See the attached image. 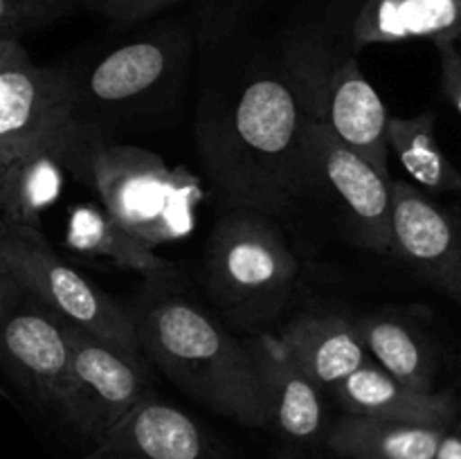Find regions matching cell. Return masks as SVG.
Listing matches in <instances>:
<instances>
[{
    "label": "cell",
    "instance_id": "cell-1",
    "mask_svg": "<svg viewBox=\"0 0 461 459\" xmlns=\"http://www.w3.org/2000/svg\"><path fill=\"white\" fill-rule=\"evenodd\" d=\"M306 106L284 72L261 68L225 102L205 104L198 151L225 210L284 216L311 189L304 158Z\"/></svg>",
    "mask_w": 461,
    "mask_h": 459
},
{
    "label": "cell",
    "instance_id": "cell-2",
    "mask_svg": "<svg viewBox=\"0 0 461 459\" xmlns=\"http://www.w3.org/2000/svg\"><path fill=\"white\" fill-rule=\"evenodd\" d=\"M144 360L187 396L248 428L268 426L264 392L246 342L237 340L174 284H147L129 306Z\"/></svg>",
    "mask_w": 461,
    "mask_h": 459
},
{
    "label": "cell",
    "instance_id": "cell-3",
    "mask_svg": "<svg viewBox=\"0 0 461 459\" xmlns=\"http://www.w3.org/2000/svg\"><path fill=\"white\" fill-rule=\"evenodd\" d=\"M99 196L102 207L126 230L158 248L180 241L196 228L201 180L171 169L162 156L133 144L99 142L63 162Z\"/></svg>",
    "mask_w": 461,
    "mask_h": 459
},
{
    "label": "cell",
    "instance_id": "cell-4",
    "mask_svg": "<svg viewBox=\"0 0 461 459\" xmlns=\"http://www.w3.org/2000/svg\"><path fill=\"white\" fill-rule=\"evenodd\" d=\"M205 286L225 320L264 331L291 302L300 261L273 216L225 210L205 250Z\"/></svg>",
    "mask_w": 461,
    "mask_h": 459
},
{
    "label": "cell",
    "instance_id": "cell-5",
    "mask_svg": "<svg viewBox=\"0 0 461 459\" xmlns=\"http://www.w3.org/2000/svg\"><path fill=\"white\" fill-rule=\"evenodd\" d=\"M185 57L187 40L183 32L160 30L122 43L86 72L68 70V129L61 165L79 148L111 142L108 130L156 102L176 81Z\"/></svg>",
    "mask_w": 461,
    "mask_h": 459
},
{
    "label": "cell",
    "instance_id": "cell-6",
    "mask_svg": "<svg viewBox=\"0 0 461 459\" xmlns=\"http://www.w3.org/2000/svg\"><path fill=\"white\" fill-rule=\"evenodd\" d=\"M0 266L23 291L63 320L144 360L129 309L68 266L41 230L0 219Z\"/></svg>",
    "mask_w": 461,
    "mask_h": 459
},
{
    "label": "cell",
    "instance_id": "cell-7",
    "mask_svg": "<svg viewBox=\"0 0 461 459\" xmlns=\"http://www.w3.org/2000/svg\"><path fill=\"white\" fill-rule=\"evenodd\" d=\"M66 324L72 356L61 426L90 450L156 390L147 360L133 358L70 320Z\"/></svg>",
    "mask_w": 461,
    "mask_h": 459
},
{
    "label": "cell",
    "instance_id": "cell-8",
    "mask_svg": "<svg viewBox=\"0 0 461 459\" xmlns=\"http://www.w3.org/2000/svg\"><path fill=\"white\" fill-rule=\"evenodd\" d=\"M302 140L311 189L331 194L351 243L376 255H392V176L347 148L311 111Z\"/></svg>",
    "mask_w": 461,
    "mask_h": 459
},
{
    "label": "cell",
    "instance_id": "cell-9",
    "mask_svg": "<svg viewBox=\"0 0 461 459\" xmlns=\"http://www.w3.org/2000/svg\"><path fill=\"white\" fill-rule=\"evenodd\" d=\"M70 356L66 320L34 295L23 292L0 313V369L54 423H63Z\"/></svg>",
    "mask_w": 461,
    "mask_h": 459
},
{
    "label": "cell",
    "instance_id": "cell-10",
    "mask_svg": "<svg viewBox=\"0 0 461 459\" xmlns=\"http://www.w3.org/2000/svg\"><path fill=\"white\" fill-rule=\"evenodd\" d=\"M68 70L32 63L25 48L0 63V165L41 147L63 158Z\"/></svg>",
    "mask_w": 461,
    "mask_h": 459
},
{
    "label": "cell",
    "instance_id": "cell-11",
    "mask_svg": "<svg viewBox=\"0 0 461 459\" xmlns=\"http://www.w3.org/2000/svg\"><path fill=\"white\" fill-rule=\"evenodd\" d=\"M392 255L461 306V228L408 180H392Z\"/></svg>",
    "mask_w": 461,
    "mask_h": 459
},
{
    "label": "cell",
    "instance_id": "cell-12",
    "mask_svg": "<svg viewBox=\"0 0 461 459\" xmlns=\"http://www.w3.org/2000/svg\"><path fill=\"white\" fill-rule=\"evenodd\" d=\"M84 459H241L205 423L151 394Z\"/></svg>",
    "mask_w": 461,
    "mask_h": 459
},
{
    "label": "cell",
    "instance_id": "cell-13",
    "mask_svg": "<svg viewBox=\"0 0 461 459\" xmlns=\"http://www.w3.org/2000/svg\"><path fill=\"white\" fill-rule=\"evenodd\" d=\"M264 392L270 430L286 448L311 450L324 446L329 430L324 390L288 354L273 333H250L246 340Z\"/></svg>",
    "mask_w": 461,
    "mask_h": 459
},
{
    "label": "cell",
    "instance_id": "cell-14",
    "mask_svg": "<svg viewBox=\"0 0 461 459\" xmlns=\"http://www.w3.org/2000/svg\"><path fill=\"white\" fill-rule=\"evenodd\" d=\"M313 115V112H311ZM338 135L347 148L390 176L387 122L381 94L360 70L356 57L336 61L322 86V115H315Z\"/></svg>",
    "mask_w": 461,
    "mask_h": 459
},
{
    "label": "cell",
    "instance_id": "cell-15",
    "mask_svg": "<svg viewBox=\"0 0 461 459\" xmlns=\"http://www.w3.org/2000/svg\"><path fill=\"white\" fill-rule=\"evenodd\" d=\"M331 396L342 408V414L381 421L450 428L457 417V394L414 390L378 367L372 358L349 374Z\"/></svg>",
    "mask_w": 461,
    "mask_h": 459
},
{
    "label": "cell",
    "instance_id": "cell-16",
    "mask_svg": "<svg viewBox=\"0 0 461 459\" xmlns=\"http://www.w3.org/2000/svg\"><path fill=\"white\" fill-rule=\"evenodd\" d=\"M277 338L329 394L369 360L356 320L333 310H306L295 315Z\"/></svg>",
    "mask_w": 461,
    "mask_h": 459
},
{
    "label": "cell",
    "instance_id": "cell-17",
    "mask_svg": "<svg viewBox=\"0 0 461 459\" xmlns=\"http://www.w3.org/2000/svg\"><path fill=\"white\" fill-rule=\"evenodd\" d=\"M461 36V0H363L351 22V48Z\"/></svg>",
    "mask_w": 461,
    "mask_h": 459
},
{
    "label": "cell",
    "instance_id": "cell-18",
    "mask_svg": "<svg viewBox=\"0 0 461 459\" xmlns=\"http://www.w3.org/2000/svg\"><path fill=\"white\" fill-rule=\"evenodd\" d=\"M66 246L79 255L108 259L117 268L142 274L147 284H174L180 277L174 261L158 255L95 202L72 207L66 220Z\"/></svg>",
    "mask_w": 461,
    "mask_h": 459
},
{
    "label": "cell",
    "instance_id": "cell-19",
    "mask_svg": "<svg viewBox=\"0 0 461 459\" xmlns=\"http://www.w3.org/2000/svg\"><path fill=\"white\" fill-rule=\"evenodd\" d=\"M448 428L342 414L329 423L324 446L338 459H437Z\"/></svg>",
    "mask_w": 461,
    "mask_h": 459
},
{
    "label": "cell",
    "instance_id": "cell-20",
    "mask_svg": "<svg viewBox=\"0 0 461 459\" xmlns=\"http://www.w3.org/2000/svg\"><path fill=\"white\" fill-rule=\"evenodd\" d=\"M356 327L367 356L378 367L414 390H435L437 354L417 324L392 310H381L356 318Z\"/></svg>",
    "mask_w": 461,
    "mask_h": 459
},
{
    "label": "cell",
    "instance_id": "cell-21",
    "mask_svg": "<svg viewBox=\"0 0 461 459\" xmlns=\"http://www.w3.org/2000/svg\"><path fill=\"white\" fill-rule=\"evenodd\" d=\"M63 189L59 151L41 147L0 165V219L41 230V214L57 202Z\"/></svg>",
    "mask_w": 461,
    "mask_h": 459
},
{
    "label": "cell",
    "instance_id": "cell-22",
    "mask_svg": "<svg viewBox=\"0 0 461 459\" xmlns=\"http://www.w3.org/2000/svg\"><path fill=\"white\" fill-rule=\"evenodd\" d=\"M387 147L423 189L461 192V171L441 151L430 111L414 117H390Z\"/></svg>",
    "mask_w": 461,
    "mask_h": 459
},
{
    "label": "cell",
    "instance_id": "cell-23",
    "mask_svg": "<svg viewBox=\"0 0 461 459\" xmlns=\"http://www.w3.org/2000/svg\"><path fill=\"white\" fill-rule=\"evenodd\" d=\"M79 12L81 0H0V40H18Z\"/></svg>",
    "mask_w": 461,
    "mask_h": 459
},
{
    "label": "cell",
    "instance_id": "cell-24",
    "mask_svg": "<svg viewBox=\"0 0 461 459\" xmlns=\"http://www.w3.org/2000/svg\"><path fill=\"white\" fill-rule=\"evenodd\" d=\"M180 0H81V12H93L115 27H129L174 7Z\"/></svg>",
    "mask_w": 461,
    "mask_h": 459
},
{
    "label": "cell",
    "instance_id": "cell-25",
    "mask_svg": "<svg viewBox=\"0 0 461 459\" xmlns=\"http://www.w3.org/2000/svg\"><path fill=\"white\" fill-rule=\"evenodd\" d=\"M435 45L437 52H439L441 90L461 117V52L455 40H441Z\"/></svg>",
    "mask_w": 461,
    "mask_h": 459
},
{
    "label": "cell",
    "instance_id": "cell-26",
    "mask_svg": "<svg viewBox=\"0 0 461 459\" xmlns=\"http://www.w3.org/2000/svg\"><path fill=\"white\" fill-rule=\"evenodd\" d=\"M23 292L25 291H23V288L18 286V284L14 282L7 273H5L3 266H0V313H3L5 309H9V306H12L14 302L23 295Z\"/></svg>",
    "mask_w": 461,
    "mask_h": 459
},
{
    "label": "cell",
    "instance_id": "cell-27",
    "mask_svg": "<svg viewBox=\"0 0 461 459\" xmlns=\"http://www.w3.org/2000/svg\"><path fill=\"white\" fill-rule=\"evenodd\" d=\"M437 459H461V435L457 430L448 428L444 432L439 450H437Z\"/></svg>",
    "mask_w": 461,
    "mask_h": 459
},
{
    "label": "cell",
    "instance_id": "cell-28",
    "mask_svg": "<svg viewBox=\"0 0 461 459\" xmlns=\"http://www.w3.org/2000/svg\"><path fill=\"white\" fill-rule=\"evenodd\" d=\"M21 48H23L21 40H0V63H5L7 58H12Z\"/></svg>",
    "mask_w": 461,
    "mask_h": 459
},
{
    "label": "cell",
    "instance_id": "cell-29",
    "mask_svg": "<svg viewBox=\"0 0 461 459\" xmlns=\"http://www.w3.org/2000/svg\"><path fill=\"white\" fill-rule=\"evenodd\" d=\"M450 428H453V430H457L461 435V400L459 399H457V417H455V423Z\"/></svg>",
    "mask_w": 461,
    "mask_h": 459
},
{
    "label": "cell",
    "instance_id": "cell-30",
    "mask_svg": "<svg viewBox=\"0 0 461 459\" xmlns=\"http://www.w3.org/2000/svg\"><path fill=\"white\" fill-rule=\"evenodd\" d=\"M0 396H3V399H7V400H12V396H9V394H7V392H5V390H3V387H0Z\"/></svg>",
    "mask_w": 461,
    "mask_h": 459
}]
</instances>
